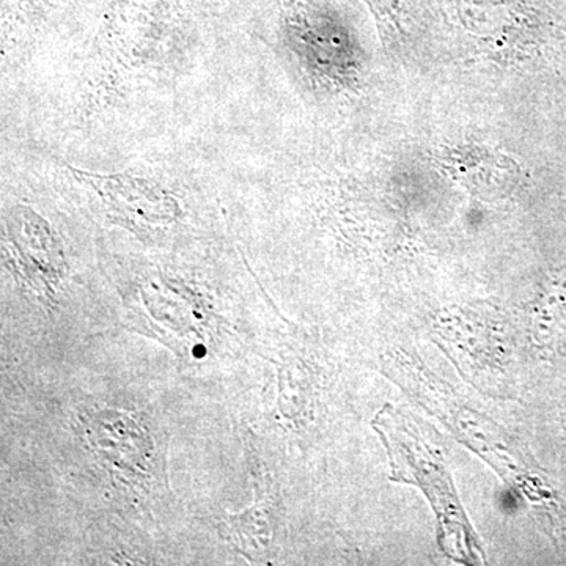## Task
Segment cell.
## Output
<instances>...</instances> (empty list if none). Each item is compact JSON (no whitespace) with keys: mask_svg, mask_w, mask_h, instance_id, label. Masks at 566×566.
<instances>
[{"mask_svg":"<svg viewBox=\"0 0 566 566\" xmlns=\"http://www.w3.org/2000/svg\"><path fill=\"white\" fill-rule=\"evenodd\" d=\"M499 501H501L502 510L509 513L516 512L517 505H520V499H517V495L513 493V491H505V493H502Z\"/></svg>","mask_w":566,"mask_h":566,"instance_id":"cell-1","label":"cell"}]
</instances>
